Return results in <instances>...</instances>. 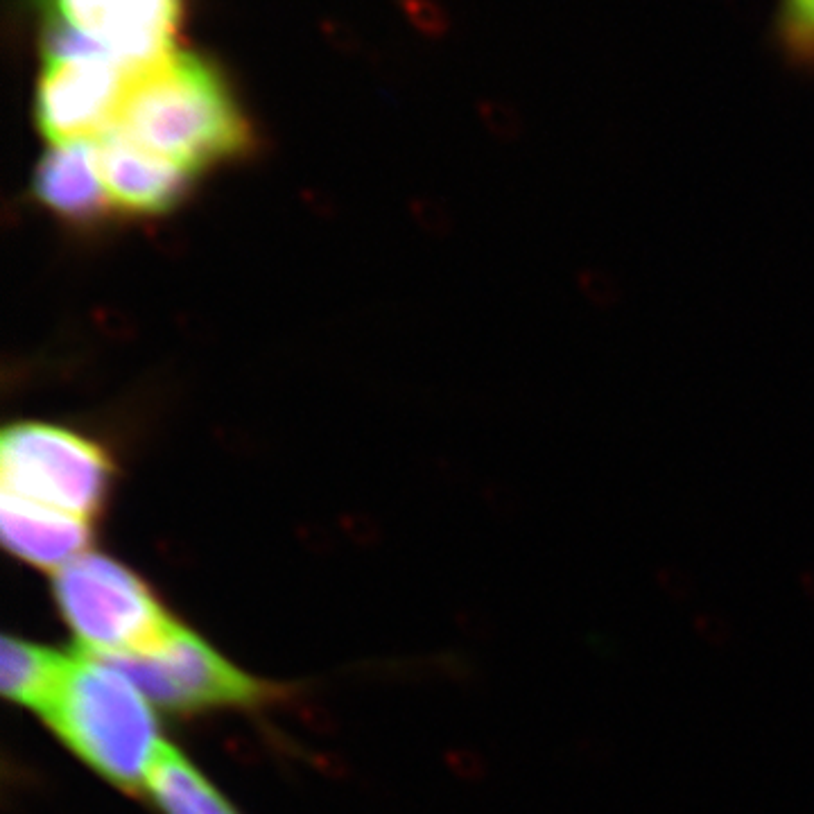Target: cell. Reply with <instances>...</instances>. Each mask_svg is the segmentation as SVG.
<instances>
[{
  "mask_svg": "<svg viewBox=\"0 0 814 814\" xmlns=\"http://www.w3.org/2000/svg\"><path fill=\"white\" fill-rule=\"evenodd\" d=\"M109 129L193 175L254 145L229 77L211 57L184 48L129 77Z\"/></svg>",
  "mask_w": 814,
  "mask_h": 814,
  "instance_id": "6da1fadb",
  "label": "cell"
},
{
  "mask_svg": "<svg viewBox=\"0 0 814 814\" xmlns=\"http://www.w3.org/2000/svg\"><path fill=\"white\" fill-rule=\"evenodd\" d=\"M41 715L77 758L129 792L147 787L166 744L159 740L150 699L114 663L89 652L68 656Z\"/></svg>",
  "mask_w": 814,
  "mask_h": 814,
  "instance_id": "7a4b0ae2",
  "label": "cell"
},
{
  "mask_svg": "<svg viewBox=\"0 0 814 814\" xmlns=\"http://www.w3.org/2000/svg\"><path fill=\"white\" fill-rule=\"evenodd\" d=\"M55 602L86 652L105 658L141 652L177 622L134 570L98 552L57 570Z\"/></svg>",
  "mask_w": 814,
  "mask_h": 814,
  "instance_id": "3957f363",
  "label": "cell"
},
{
  "mask_svg": "<svg viewBox=\"0 0 814 814\" xmlns=\"http://www.w3.org/2000/svg\"><path fill=\"white\" fill-rule=\"evenodd\" d=\"M41 55L105 57L136 73L177 46L186 0H39Z\"/></svg>",
  "mask_w": 814,
  "mask_h": 814,
  "instance_id": "277c9868",
  "label": "cell"
},
{
  "mask_svg": "<svg viewBox=\"0 0 814 814\" xmlns=\"http://www.w3.org/2000/svg\"><path fill=\"white\" fill-rule=\"evenodd\" d=\"M0 478L5 493L91 521L109 496L114 466L89 437L53 423L21 421L0 439Z\"/></svg>",
  "mask_w": 814,
  "mask_h": 814,
  "instance_id": "5b68a950",
  "label": "cell"
},
{
  "mask_svg": "<svg viewBox=\"0 0 814 814\" xmlns=\"http://www.w3.org/2000/svg\"><path fill=\"white\" fill-rule=\"evenodd\" d=\"M107 661L123 670L147 699L179 713L251 706L270 695V686L236 668L179 622L154 645Z\"/></svg>",
  "mask_w": 814,
  "mask_h": 814,
  "instance_id": "8992f818",
  "label": "cell"
},
{
  "mask_svg": "<svg viewBox=\"0 0 814 814\" xmlns=\"http://www.w3.org/2000/svg\"><path fill=\"white\" fill-rule=\"evenodd\" d=\"M134 73L105 57L41 55L34 118L50 145L89 141L114 125Z\"/></svg>",
  "mask_w": 814,
  "mask_h": 814,
  "instance_id": "52a82bcc",
  "label": "cell"
},
{
  "mask_svg": "<svg viewBox=\"0 0 814 814\" xmlns=\"http://www.w3.org/2000/svg\"><path fill=\"white\" fill-rule=\"evenodd\" d=\"M100 170L111 209L129 215H163L186 197L193 172L107 129L98 136Z\"/></svg>",
  "mask_w": 814,
  "mask_h": 814,
  "instance_id": "ba28073f",
  "label": "cell"
},
{
  "mask_svg": "<svg viewBox=\"0 0 814 814\" xmlns=\"http://www.w3.org/2000/svg\"><path fill=\"white\" fill-rule=\"evenodd\" d=\"M0 532L14 557L43 570H62L89 552L91 521L3 491Z\"/></svg>",
  "mask_w": 814,
  "mask_h": 814,
  "instance_id": "9c48e42d",
  "label": "cell"
},
{
  "mask_svg": "<svg viewBox=\"0 0 814 814\" xmlns=\"http://www.w3.org/2000/svg\"><path fill=\"white\" fill-rule=\"evenodd\" d=\"M39 204L59 218L91 222L111 209L100 170L98 138L50 145L32 179Z\"/></svg>",
  "mask_w": 814,
  "mask_h": 814,
  "instance_id": "30bf717a",
  "label": "cell"
},
{
  "mask_svg": "<svg viewBox=\"0 0 814 814\" xmlns=\"http://www.w3.org/2000/svg\"><path fill=\"white\" fill-rule=\"evenodd\" d=\"M145 790L163 814H238L209 778L170 744L161 747Z\"/></svg>",
  "mask_w": 814,
  "mask_h": 814,
  "instance_id": "8fae6325",
  "label": "cell"
},
{
  "mask_svg": "<svg viewBox=\"0 0 814 814\" xmlns=\"http://www.w3.org/2000/svg\"><path fill=\"white\" fill-rule=\"evenodd\" d=\"M66 663L68 656L57 654L55 649L5 636L0 649V688L16 704L41 713L53 697Z\"/></svg>",
  "mask_w": 814,
  "mask_h": 814,
  "instance_id": "7c38bea8",
  "label": "cell"
},
{
  "mask_svg": "<svg viewBox=\"0 0 814 814\" xmlns=\"http://www.w3.org/2000/svg\"><path fill=\"white\" fill-rule=\"evenodd\" d=\"M785 25L794 46L814 55V0H785Z\"/></svg>",
  "mask_w": 814,
  "mask_h": 814,
  "instance_id": "4fadbf2b",
  "label": "cell"
},
{
  "mask_svg": "<svg viewBox=\"0 0 814 814\" xmlns=\"http://www.w3.org/2000/svg\"><path fill=\"white\" fill-rule=\"evenodd\" d=\"M695 631L706 640L708 645L722 647L733 638V629L729 625V620H724L722 616H715V613H701L695 620Z\"/></svg>",
  "mask_w": 814,
  "mask_h": 814,
  "instance_id": "5bb4252c",
  "label": "cell"
},
{
  "mask_svg": "<svg viewBox=\"0 0 814 814\" xmlns=\"http://www.w3.org/2000/svg\"><path fill=\"white\" fill-rule=\"evenodd\" d=\"M661 586L665 588V591H668L672 597H679V600H683V597L686 595H690V579L686 577V575H681L679 570H665V573L661 575Z\"/></svg>",
  "mask_w": 814,
  "mask_h": 814,
  "instance_id": "9a60e30c",
  "label": "cell"
},
{
  "mask_svg": "<svg viewBox=\"0 0 814 814\" xmlns=\"http://www.w3.org/2000/svg\"><path fill=\"white\" fill-rule=\"evenodd\" d=\"M803 588H805V593H808V595L812 597V600H814V573L803 577Z\"/></svg>",
  "mask_w": 814,
  "mask_h": 814,
  "instance_id": "2e32d148",
  "label": "cell"
}]
</instances>
